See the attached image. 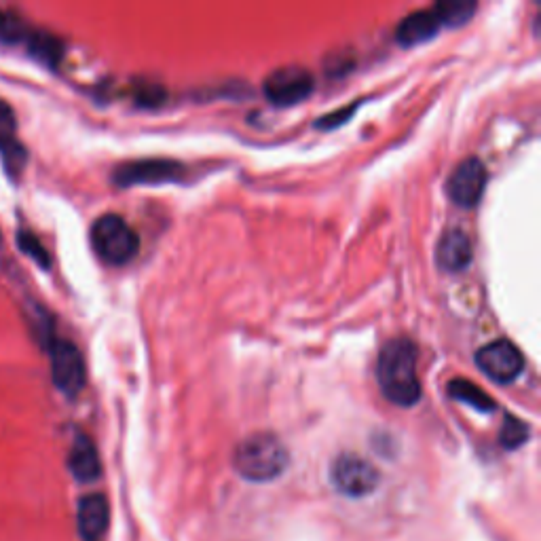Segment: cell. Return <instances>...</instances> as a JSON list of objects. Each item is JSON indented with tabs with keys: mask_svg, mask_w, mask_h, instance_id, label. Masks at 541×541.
<instances>
[{
	"mask_svg": "<svg viewBox=\"0 0 541 541\" xmlns=\"http://www.w3.org/2000/svg\"><path fill=\"white\" fill-rule=\"evenodd\" d=\"M449 394L465 404L474 406L476 410H482V413H491L495 408V400L489 394H484L478 385H474L468 379H453L449 383Z\"/></svg>",
	"mask_w": 541,
	"mask_h": 541,
	"instance_id": "obj_15",
	"label": "cell"
},
{
	"mask_svg": "<svg viewBox=\"0 0 541 541\" xmlns=\"http://www.w3.org/2000/svg\"><path fill=\"white\" fill-rule=\"evenodd\" d=\"M330 482L341 495L362 499L377 491L381 474L368 459L353 453H343L334 457L330 463Z\"/></svg>",
	"mask_w": 541,
	"mask_h": 541,
	"instance_id": "obj_4",
	"label": "cell"
},
{
	"mask_svg": "<svg viewBox=\"0 0 541 541\" xmlns=\"http://www.w3.org/2000/svg\"><path fill=\"white\" fill-rule=\"evenodd\" d=\"M68 470L79 482H93L102 474V463L96 444H93V440L83 432L74 436L72 449L68 455Z\"/></svg>",
	"mask_w": 541,
	"mask_h": 541,
	"instance_id": "obj_12",
	"label": "cell"
},
{
	"mask_svg": "<svg viewBox=\"0 0 541 541\" xmlns=\"http://www.w3.org/2000/svg\"><path fill=\"white\" fill-rule=\"evenodd\" d=\"M17 246H20V250L24 254H28L39 267H43V269H49L51 267L49 252L45 250V246L41 244L39 237L32 235L30 231H20V233H17Z\"/></svg>",
	"mask_w": 541,
	"mask_h": 541,
	"instance_id": "obj_19",
	"label": "cell"
},
{
	"mask_svg": "<svg viewBox=\"0 0 541 541\" xmlns=\"http://www.w3.org/2000/svg\"><path fill=\"white\" fill-rule=\"evenodd\" d=\"M91 246L108 265H125L138 254L140 239L119 214H104L91 227Z\"/></svg>",
	"mask_w": 541,
	"mask_h": 541,
	"instance_id": "obj_3",
	"label": "cell"
},
{
	"mask_svg": "<svg viewBox=\"0 0 541 541\" xmlns=\"http://www.w3.org/2000/svg\"><path fill=\"white\" fill-rule=\"evenodd\" d=\"M313 87H315L313 74L303 66L277 68L263 83L267 100L277 106H290L309 98Z\"/></svg>",
	"mask_w": 541,
	"mask_h": 541,
	"instance_id": "obj_6",
	"label": "cell"
},
{
	"mask_svg": "<svg viewBox=\"0 0 541 541\" xmlns=\"http://www.w3.org/2000/svg\"><path fill=\"white\" fill-rule=\"evenodd\" d=\"M28 43V53L34 60H39L41 64L55 68L60 64L62 55H64V45L60 39H55L49 32H28L26 36Z\"/></svg>",
	"mask_w": 541,
	"mask_h": 541,
	"instance_id": "obj_14",
	"label": "cell"
},
{
	"mask_svg": "<svg viewBox=\"0 0 541 541\" xmlns=\"http://www.w3.org/2000/svg\"><path fill=\"white\" fill-rule=\"evenodd\" d=\"M487 167L478 157L463 159L446 180V193L451 201L461 205V208H474L480 201L484 186H487Z\"/></svg>",
	"mask_w": 541,
	"mask_h": 541,
	"instance_id": "obj_8",
	"label": "cell"
},
{
	"mask_svg": "<svg viewBox=\"0 0 541 541\" xmlns=\"http://www.w3.org/2000/svg\"><path fill=\"white\" fill-rule=\"evenodd\" d=\"M476 364L489 379L497 383H510L525 368V358H522L520 349L514 343L499 339L484 345L476 353Z\"/></svg>",
	"mask_w": 541,
	"mask_h": 541,
	"instance_id": "obj_7",
	"label": "cell"
},
{
	"mask_svg": "<svg viewBox=\"0 0 541 541\" xmlns=\"http://www.w3.org/2000/svg\"><path fill=\"white\" fill-rule=\"evenodd\" d=\"M49 353H51V377L55 387L70 398L81 394V389L85 387L87 381V372L79 347L72 345L70 341L53 339L49 343Z\"/></svg>",
	"mask_w": 541,
	"mask_h": 541,
	"instance_id": "obj_5",
	"label": "cell"
},
{
	"mask_svg": "<svg viewBox=\"0 0 541 541\" xmlns=\"http://www.w3.org/2000/svg\"><path fill=\"white\" fill-rule=\"evenodd\" d=\"M110 525L108 499L100 493L85 495L77 508V527L85 541H98Z\"/></svg>",
	"mask_w": 541,
	"mask_h": 541,
	"instance_id": "obj_11",
	"label": "cell"
},
{
	"mask_svg": "<svg viewBox=\"0 0 541 541\" xmlns=\"http://www.w3.org/2000/svg\"><path fill=\"white\" fill-rule=\"evenodd\" d=\"M472 241L461 229L446 231L436 248L438 265L446 271H461L472 263Z\"/></svg>",
	"mask_w": 541,
	"mask_h": 541,
	"instance_id": "obj_13",
	"label": "cell"
},
{
	"mask_svg": "<svg viewBox=\"0 0 541 541\" xmlns=\"http://www.w3.org/2000/svg\"><path fill=\"white\" fill-rule=\"evenodd\" d=\"M444 26H459L470 20V15L476 11V3L468 0H453V3H438L436 5Z\"/></svg>",
	"mask_w": 541,
	"mask_h": 541,
	"instance_id": "obj_18",
	"label": "cell"
},
{
	"mask_svg": "<svg viewBox=\"0 0 541 541\" xmlns=\"http://www.w3.org/2000/svg\"><path fill=\"white\" fill-rule=\"evenodd\" d=\"M26 26L17 20L15 15L0 11V41L3 43H20L26 39Z\"/></svg>",
	"mask_w": 541,
	"mask_h": 541,
	"instance_id": "obj_20",
	"label": "cell"
},
{
	"mask_svg": "<svg viewBox=\"0 0 541 541\" xmlns=\"http://www.w3.org/2000/svg\"><path fill=\"white\" fill-rule=\"evenodd\" d=\"M0 155H3L5 165H7V172L13 178L20 174V170L26 165V159H28L26 148L20 142H17L13 136L0 138Z\"/></svg>",
	"mask_w": 541,
	"mask_h": 541,
	"instance_id": "obj_17",
	"label": "cell"
},
{
	"mask_svg": "<svg viewBox=\"0 0 541 541\" xmlns=\"http://www.w3.org/2000/svg\"><path fill=\"white\" fill-rule=\"evenodd\" d=\"M184 167L172 159H142L117 167L113 180L119 186L132 184H159L178 180Z\"/></svg>",
	"mask_w": 541,
	"mask_h": 541,
	"instance_id": "obj_9",
	"label": "cell"
},
{
	"mask_svg": "<svg viewBox=\"0 0 541 541\" xmlns=\"http://www.w3.org/2000/svg\"><path fill=\"white\" fill-rule=\"evenodd\" d=\"M442 26L444 24H442V17H440L436 5L429 7V9H419V11L408 13L404 20L398 24L396 39L402 47H415V45H421L429 39H434Z\"/></svg>",
	"mask_w": 541,
	"mask_h": 541,
	"instance_id": "obj_10",
	"label": "cell"
},
{
	"mask_svg": "<svg viewBox=\"0 0 541 541\" xmlns=\"http://www.w3.org/2000/svg\"><path fill=\"white\" fill-rule=\"evenodd\" d=\"M529 440V425L525 421H520L514 415H508L506 421H503V427L499 432V442L503 449L514 451L518 446H522Z\"/></svg>",
	"mask_w": 541,
	"mask_h": 541,
	"instance_id": "obj_16",
	"label": "cell"
},
{
	"mask_svg": "<svg viewBox=\"0 0 541 541\" xmlns=\"http://www.w3.org/2000/svg\"><path fill=\"white\" fill-rule=\"evenodd\" d=\"M288 463L286 444L271 432H256L241 440L233 451V468L248 482H271L286 472Z\"/></svg>",
	"mask_w": 541,
	"mask_h": 541,
	"instance_id": "obj_2",
	"label": "cell"
},
{
	"mask_svg": "<svg viewBox=\"0 0 541 541\" xmlns=\"http://www.w3.org/2000/svg\"><path fill=\"white\" fill-rule=\"evenodd\" d=\"M379 385L387 400L398 406H413L421 398V381L417 375V347L410 339L385 343L377 366Z\"/></svg>",
	"mask_w": 541,
	"mask_h": 541,
	"instance_id": "obj_1",
	"label": "cell"
}]
</instances>
